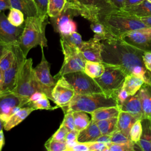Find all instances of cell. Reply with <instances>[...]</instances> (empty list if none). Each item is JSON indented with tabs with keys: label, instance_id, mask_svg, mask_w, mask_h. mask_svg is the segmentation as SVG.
I'll list each match as a JSON object with an SVG mask.
<instances>
[{
	"label": "cell",
	"instance_id": "29",
	"mask_svg": "<svg viewBox=\"0 0 151 151\" xmlns=\"http://www.w3.org/2000/svg\"><path fill=\"white\" fill-rule=\"evenodd\" d=\"M101 134L110 135L117 129V117H113L96 122Z\"/></svg>",
	"mask_w": 151,
	"mask_h": 151
},
{
	"label": "cell",
	"instance_id": "50",
	"mask_svg": "<svg viewBox=\"0 0 151 151\" xmlns=\"http://www.w3.org/2000/svg\"><path fill=\"white\" fill-rule=\"evenodd\" d=\"M109 4L116 9H120L125 6L126 0H107Z\"/></svg>",
	"mask_w": 151,
	"mask_h": 151
},
{
	"label": "cell",
	"instance_id": "13",
	"mask_svg": "<svg viewBox=\"0 0 151 151\" xmlns=\"http://www.w3.org/2000/svg\"><path fill=\"white\" fill-rule=\"evenodd\" d=\"M119 39L143 52L151 51V27L130 31Z\"/></svg>",
	"mask_w": 151,
	"mask_h": 151
},
{
	"label": "cell",
	"instance_id": "58",
	"mask_svg": "<svg viewBox=\"0 0 151 151\" xmlns=\"http://www.w3.org/2000/svg\"><path fill=\"white\" fill-rule=\"evenodd\" d=\"M149 2H151V0H147Z\"/></svg>",
	"mask_w": 151,
	"mask_h": 151
},
{
	"label": "cell",
	"instance_id": "7",
	"mask_svg": "<svg viewBox=\"0 0 151 151\" xmlns=\"http://www.w3.org/2000/svg\"><path fill=\"white\" fill-rule=\"evenodd\" d=\"M104 66L103 74L94 79L106 96L116 100L117 93L122 88L126 75L119 67L109 65Z\"/></svg>",
	"mask_w": 151,
	"mask_h": 151
},
{
	"label": "cell",
	"instance_id": "3",
	"mask_svg": "<svg viewBox=\"0 0 151 151\" xmlns=\"http://www.w3.org/2000/svg\"><path fill=\"white\" fill-rule=\"evenodd\" d=\"M99 21L105 26L113 37L117 38L130 31L148 27L139 18L122 13L118 9L102 15Z\"/></svg>",
	"mask_w": 151,
	"mask_h": 151
},
{
	"label": "cell",
	"instance_id": "28",
	"mask_svg": "<svg viewBox=\"0 0 151 151\" xmlns=\"http://www.w3.org/2000/svg\"><path fill=\"white\" fill-rule=\"evenodd\" d=\"M105 66L101 63L86 61L84 71L93 78L100 77L104 71Z\"/></svg>",
	"mask_w": 151,
	"mask_h": 151
},
{
	"label": "cell",
	"instance_id": "25",
	"mask_svg": "<svg viewBox=\"0 0 151 151\" xmlns=\"http://www.w3.org/2000/svg\"><path fill=\"white\" fill-rule=\"evenodd\" d=\"M120 106L106 107L98 109L91 112V119L96 122L113 117H118L120 112Z\"/></svg>",
	"mask_w": 151,
	"mask_h": 151
},
{
	"label": "cell",
	"instance_id": "18",
	"mask_svg": "<svg viewBox=\"0 0 151 151\" xmlns=\"http://www.w3.org/2000/svg\"><path fill=\"white\" fill-rule=\"evenodd\" d=\"M120 107L121 111L130 113L138 120H142V106L137 93L133 96H129Z\"/></svg>",
	"mask_w": 151,
	"mask_h": 151
},
{
	"label": "cell",
	"instance_id": "32",
	"mask_svg": "<svg viewBox=\"0 0 151 151\" xmlns=\"http://www.w3.org/2000/svg\"><path fill=\"white\" fill-rule=\"evenodd\" d=\"M66 0H48V15L50 18L54 17L60 14L64 9Z\"/></svg>",
	"mask_w": 151,
	"mask_h": 151
},
{
	"label": "cell",
	"instance_id": "30",
	"mask_svg": "<svg viewBox=\"0 0 151 151\" xmlns=\"http://www.w3.org/2000/svg\"><path fill=\"white\" fill-rule=\"evenodd\" d=\"M90 28L94 33V37L100 40H106L114 38L108 31L105 26L100 22H91Z\"/></svg>",
	"mask_w": 151,
	"mask_h": 151
},
{
	"label": "cell",
	"instance_id": "43",
	"mask_svg": "<svg viewBox=\"0 0 151 151\" xmlns=\"http://www.w3.org/2000/svg\"><path fill=\"white\" fill-rule=\"evenodd\" d=\"M68 132V129L63 124L61 123L59 128L52 134L51 138L55 140L65 141V137Z\"/></svg>",
	"mask_w": 151,
	"mask_h": 151
},
{
	"label": "cell",
	"instance_id": "49",
	"mask_svg": "<svg viewBox=\"0 0 151 151\" xmlns=\"http://www.w3.org/2000/svg\"><path fill=\"white\" fill-rule=\"evenodd\" d=\"M69 151H89L87 143L78 142L74 145Z\"/></svg>",
	"mask_w": 151,
	"mask_h": 151
},
{
	"label": "cell",
	"instance_id": "8",
	"mask_svg": "<svg viewBox=\"0 0 151 151\" xmlns=\"http://www.w3.org/2000/svg\"><path fill=\"white\" fill-rule=\"evenodd\" d=\"M60 43L64 55V61L60 71L54 77L55 80L68 73L84 71L87 61L78 48L68 44L61 39Z\"/></svg>",
	"mask_w": 151,
	"mask_h": 151
},
{
	"label": "cell",
	"instance_id": "34",
	"mask_svg": "<svg viewBox=\"0 0 151 151\" xmlns=\"http://www.w3.org/2000/svg\"><path fill=\"white\" fill-rule=\"evenodd\" d=\"M14 60L15 52L12 47L0 59V70L2 72L6 71L12 65Z\"/></svg>",
	"mask_w": 151,
	"mask_h": 151
},
{
	"label": "cell",
	"instance_id": "47",
	"mask_svg": "<svg viewBox=\"0 0 151 151\" xmlns=\"http://www.w3.org/2000/svg\"><path fill=\"white\" fill-rule=\"evenodd\" d=\"M142 58L145 68L151 73V51L144 52Z\"/></svg>",
	"mask_w": 151,
	"mask_h": 151
},
{
	"label": "cell",
	"instance_id": "40",
	"mask_svg": "<svg viewBox=\"0 0 151 151\" xmlns=\"http://www.w3.org/2000/svg\"><path fill=\"white\" fill-rule=\"evenodd\" d=\"M36 8L37 16L44 17L48 14V0H33Z\"/></svg>",
	"mask_w": 151,
	"mask_h": 151
},
{
	"label": "cell",
	"instance_id": "19",
	"mask_svg": "<svg viewBox=\"0 0 151 151\" xmlns=\"http://www.w3.org/2000/svg\"><path fill=\"white\" fill-rule=\"evenodd\" d=\"M138 94L142 106L143 119L151 120V82L145 83Z\"/></svg>",
	"mask_w": 151,
	"mask_h": 151
},
{
	"label": "cell",
	"instance_id": "46",
	"mask_svg": "<svg viewBox=\"0 0 151 151\" xmlns=\"http://www.w3.org/2000/svg\"><path fill=\"white\" fill-rule=\"evenodd\" d=\"M129 96V95L128 94L127 91L125 90L123 87H122V88L118 91L116 96V100L118 105L121 106Z\"/></svg>",
	"mask_w": 151,
	"mask_h": 151
},
{
	"label": "cell",
	"instance_id": "57",
	"mask_svg": "<svg viewBox=\"0 0 151 151\" xmlns=\"http://www.w3.org/2000/svg\"><path fill=\"white\" fill-rule=\"evenodd\" d=\"M2 77H3V72L0 70V86H1V84H2Z\"/></svg>",
	"mask_w": 151,
	"mask_h": 151
},
{
	"label": "cell",
	"instance_id": "45",
	"mask_svg": "<svg viewBox=\"0 0 151 151\" xmlns=\"http://www.w3.org/2000/svg\"><path fill=\"white\" fill-rule=\"evenodd\" d=\"M87 144L89 151H109L107 145L104 143L94 141L88 142Z\"/></svg>",
	"mask_w": 151,
	"mask_h": 151
},
{
	"label": "cell",
	"instance_id": "14",
	"mask_svg": "<svg viewBox=\"0 0 151 151\" xmlns=\"http://www.w3.org/2000/svg\"><path fill=\"white\" fill-rule=\"evenodd\" d=\"M75 94L73 87L62 76L57 80L56 83L52 88L51 92L52 101L58 107L63 109L70 103Z\"/></svg>",
	"mask_w": 151,
	"mask_h": 151
},
{
	"label": "cell",
	"instance_id": "44",
	"mask_svg": "<svg viewBox=\"0 0 151 151\" xmlns=\"http://www.w3.org/2000/svg\"><path fill=\"white\" fill-rule=\"evenodd\" d=\"M61 123L63 124L69 131L75 129L73 111L69 110L64 113V117Z\"/></svg>",
	"mask_w": 151,
	"mask_h": 151
},
{
	"label": "cell",
	"instance_id": "20",
	"mask_svg": "<svg viewBox=\"0 0 151 151\" xmlns=\"http://www.w3.org/2000/svg\"><path fill=\"white\" fill-rule=\"evenodd\" d=\"M35 109L34 108L29 106L22 107L17 112L9 117L6 121L4 123V129L6 131L10 130L21 123Z\"/></svg>",
	"mask_w": 151,
	"mask_h": 151
},
{
	"label": "cell",
	"instance_id": "16",
	"mask_svg": "<svg viewBox=\"0 0 151 151\" xmlns=\"http://www.w3.org/2000/svg\"><path fill=\"white\" fill-rule=\"evenodd\" d=\"M28 100L13 93L0 95V119L4 123L9 117L12 114L15 107L27 106Z\"/></svg>",
	"mask_w": 151,
	"mask_h": 151
},
{
	"label": "cell",
	"instance_id": "48",
	"mask_svg": "<svg viewBox=\"0 0 151 151\" xmlns=\"http://www.w3.org/2000/svg\"><path fill=\"white\" fill-rule=\"evenodd\" d=\"M44 98H48L45 93H44L43 92H41V91H35L29 97L28 103H31V102H34V101H36L38 100H40V99H44Z\"/></svg>",
	"mask_w": 151,
	"mask_h": 151
},
{
	"label": "cell",
	"instance_id": "2",
	"mask_svg": "<svg viewBox=\"0 0 151 151\" xmlns=\"http://www.w3.org/2000/svg\"><path fill=\"white\" fill-rule=\"evenodd\" d=\"M49 23L48 15L44 17L36 15L26 18L19 43V46L25 57L32 48L37 45L43 47L48 46L45 28Z\"/></svg>",
	"mask_w": 151,
	"mask_h": 151
},
{
	"label": "cell",
	"instance_id": "23",
	"mask_svg": "<svg viewBox=\"0 0 151 151\" xmlns=\"http://www.w3.org/2000/svg\"><path fill=\"white\" fill-rule=\"evenodd\" d=\"M143 127L142 134L136 146L143 151H151V120L143 119L142 120Z\"/></svg>",
	"mask_w": 151,
	"mask_h": 151
},
{
	"label": "cell",
	"instance_id": "24",
	"mask_svg": "<svg viewBox=\"0 0 151 151\" xmlns=\"http://www.w3.org/2000/svg\"><path fill=\"white\" fill-rule=\"evenodd\" d=\"M137 120V118L130 113L124 111H120L117 117V129L126 137L130 138V129Z\"/></svg>",
	"mask_w": 151,
	"mask_h": 151
},
{
	"label": "cell",
	"instance_id": "37",
	"mask_svg": "<svg viewBox=\"0 0 151 151\" xmlns=\"http://www.w3.org/2000/svg\"><path fill=\"white\" fill-rule=\"evenodd\" d=\"M109 151H133L135 150L136 144L132 141L126 143H114L110 142L107 144Z\"/></svg>",
	"mask_w": 151,
	"mask_h": 151
},
{
	"label": "cell",
	"instance_id": "15",
	"mask_svg": "<svg viewBox=\"0 0 151 151\" xmlns=\"http://www.w3.org/2000/svg\"><path fill=\"white\" fill-rule=\"evenodd\" d=\"M24 25L15 27L8 20L5 13L0 12V41L12 45H19Z\"/></svg>",
	"mask_w": 151,
	"mask_h": 151
},
{
	"label": "cell",
	"instance_id": "10",
	"mask_svg": "<svg viewBox=\"0 0 151 151\" xmlns=\"http://www.w3.org/2000/svg\"><path fill=\"white\" fill-rule=\"evenodd\" d=\"M12 47L15 52V60L12 65L3 72L2 81L0 86V95L12 92L15 86L19 69L27 58L19 45Z\"/></svg>",
	"mask_w": 151,
	"mask_h": 151
},
{
	"label": "cell",
	"instance_id": "1",
	"mask_svg": "<svg viewBox=\"0 0 151 151\" xmlns=\"http://www.w3.org/2000/svg\"><path fill=\"white\" fill-rule=\"evenodd\" d=\"M103 64L121 68L126 75L133 74L143 77L146 83H150L147 76L142 55L144 52L124 42L122 40L112 38L101 42Z\"/></svg>",
	"mask_w": 151,
	"mask_h": 151
},
{
	"label": "cell",
	"instance_id": "6",
	"mask_svg": "<svg viewBox=\"0 0 151 151\" xmlns=\"http://www.w3.org/2000/svg\"><path fill=\"white\" fill-rule=\"evenodd\" d=\"M35 91H41V88L35 78L32 58H26L21 65L15 86L12 93L28 100L29 97Z\"/></svg>",
	"mask_w": 151,
	"mask_h": 151
},
{
	"label": "cell",
	"instance_id": "17",
	"mask_svg": "<svg viewBox=\"0 0 151 151\" xmlns=\"http://www.w3.org/2000/svg\"><path fill=\"white\" fill-rule=\"evenodd\" d=\"M101 41L93 37L87 41H83L80 50L87 61L103 63L101 57Z\"/></svg>",
	"mask_w": 151,
	"mask_h": 151
},
{
	"label": "cell",
	"instance_id": "9",
	"mask_svg": "<svg viewBox=\"0 0 151 151\" xmlns=\"http://www.w3.org/2000/svg\"><path fill=\"white\" fill-rule=\"evenodd\" d=\"M78 94L103 93L95 80L86 74L84 71H78L63 76ZM104 94V93H103Z\"/></svg>",
	"mask_w": 151,
	"mask_h": 151
},
{
	"label": "cell",
	"instance_id": "4",
	"mask_svg": "<svg viewBox=\"0 0 151 151\" xmlns=\"http://www.w3.org/2000/svg\"><path fill=\"white\" fill-rule=\"evenodd\" d=\"M119 106L117 100L103 93L91 94H76L70 103L62 110L64 113L69 110L83 111L91 113L94 110L106 107Z\"/></svg>",
	"mask_w": 151,
	"mask_h": 151
},
{
	"label": "cell",
	"instance_id": "22",
	"mask_svg": "<svg viewBox=\"0 0 151 151\" xmlns=\"http://www.w3.org/2000/svg\"><path fill=\"white\" fill-rule=\"evenodd\" d=\"M101 134L97 123L91 119L88 125L79 132L78 142L81 143H88L94 142Z\"/></svg>",
	"mask_w": 151,
	"mask_h": 151
},
{
	"label": "cell",
	"instance_id": "53",
	"mask_svg": "<svg viewBox=\"0 0 151 151\" xmlns=\"http://www.w3.org/2000/svg\"><path fill=\"white\" fill-rule=\"evenodd\" d=\"M96 141L104 143L105 144H107L110 142H111L110 140V135L109 134H101L97 139Z\"/></svg>",
	"mask_w": 151,
	"mask_h": 151
},
{
	"label": "cell",
	"instance_id": "11",
	"mask_svg": "<svg viewBox=\"0 0 151 151\" xmlns=\"http://www.w3.org/2000/svg\"><path fill=\"white\" fill-rule=\"evenodd\" d=\"M42 57L40 63L34 68L35 78L41 88L42 92L45 93L48 99L52 100L51 92L56 81L55 79L50 73V67L47 60L44 52V47H41Z\"/></svg>",
	"mask_w": 151,
	"mask_h": 151
},
{
	"label": "cell",
	"instance_id": "56",
	"mask_svg": "<svg viewBox=\"0 0 151 151\" xmlns=\"http://www.w3.org/2000/svg\"><path fill=\"white\" fill-rule=\"evenodd\" d=\"M5 144V137L3 130L0 131V151L2 150Z\"/></svg>",
	"mask_w": 151,
	"mask_h": 151
},
{
	"label": "cell",
	"instance_id": "5",
	"mask_svg": "<svg viewBox=\"0 0 151 151\" xmlns=\"http://www.w3.org/2000/svg\"><path fill=\"white\" fill-rule=\"evenodd\" d=\"M65 6L76 11L91 22H99L102 15L116 10L107 0H66Z\"/></svg>",
	"mask_w": 151,
	"mask_h": 151
},
{
	"label": "cell",
	"instance_id": "41",
	"mask_svg": "<svg viewBox=\"0 0 151 151\" xmlns=\"http://www.w3.org/2000/svg\"><path fill=\"white\" fill-rule=\"evenodd\" d=\"M79 131L74 129L72 130H70L65 137V142L67 145V151H69L70 149L75 145L77 143H78V136Z\"/></svg>",
	"mask_w": 151,
	"mask_h": 151
},
{
	"label": "cell",
	"instance_id": "52",
	"mask_svg": "<svg viewBox=\"0 0 151 151\" xmlns=\"http://www.w3.org/2000/svg\"><path fill=\"white\" fill-rule=\"evenodd\" d=\"M11 5L9 0H0V12L6 9H10Z\"/></svg>",
	"mask_w": 151,
	"mask_h": 151
},
{
	"label": "cell",
	"instance_id": "36",
	"mask_svg": "<svg viewBox=\"0 0 151 151\" xmlns=\"http://www.w3.org/2000/svg\"><path fill=\"white\" fill-rule=\"evenodd\" d=\"M60 39L64 40L68 44L75 46L79 49L83 43L81 35L77 31L73 32L68 35H60Z\"/></svg>",
	"mask_w": 151,
	"mask_h": 151
},
{
	"label": "cell",
	"instance_id": "21",
	"mask_svg": "<svg viewBox=\"0 0 151 151\" xmlns=\"http://www.w3.org/2000/svg\"><path fill=\"white\" fill-rule=\"evenodd\" d=\"M119 11L138 18L151 15V2L144 0L142 2L118 9Z\"/></svg>",
	"mask_w": 151,
	"mask_h": 151
},
{
	"label": "cell",
	"instance_id": "38",
	"mask_svg": "<svg viewBox=\"0 0 151 151\" xmlns=\"http://www.w3.org/2000/svg\"><path fill=\"white\" fill-rule=\"evenodd\" d=\"M143 127L142 120H137L132 126L130 132V139L134 143H136L140 139L142 134Z\"/></svg>",
	"mask_w": 151,
	"mask_h": 151
},
{
	"label": "cell",
	"instance_id": "27",
	"mask_svg": "<svg viewBox=\"0 0 151 151\" xmlns=\"http://www.w3.org/2000/svg\"><path fill=\"white\" fill-rule=\"evenodd\" d=\"M11 8L21 11L27 17L37 15L36 8L33 0H9Z\"/></svg>",
	"mask_w": 151,
	"mask_h": 151
},
{
	"label": "cell",
	"instance_id": "33",
	"mask_svg": "<svg viewBox=\"0 0 151 151\" xmlns=\"http://www.w3.org/2000/svg\"><path fill=\"white\" fill-rule=\"evenodd\" d=\"M7 19L12 25L15 27L22 25L25 21L24 13L19 9L14 8H11L9 9Z\"/></svg>",
	"mask_w": 151,
	"mask_h": 151
},
{
	"label": "cell",
	"instance_id": "12",
	"mask_svg": "<svg viewBox=\"0 0 151 151\" xmlns=\"http://www.w3.org/2000/svg\"><path fill=\"white\" fill-rule=\"evenodd\" d=\"M78 15L79 14L76 11L65 6L60 14L50 18V22L54 31L58 33L60 35H68L77 31V24L73 20V18Z\"/></svg>",
	"mask_w": 151,
	"mask_h": 151
},
{
	"label": "cell",
	"instance_id": "35",
	"mask_svg": "<svg viewBox=\"0 0 151 151\" xmlns=\"http://www.w3.org/2000/svg\"><path fill=\"white\" fill-rule=\"evenodd\" d=\"M44 146L48 151H67V145L65 141L55 140L51 137L45 142Z\"/></svg>",
	"mask_w": 151,
	"mask_h": 151
},
{
	"label": "cell",
	"instance_id": "39",
	"mask_svg": "<svg viewBox=\"0 0 151 151\" xmlns=\"http://www.w3.org/2000/svg\"><path fill=\"white\" fill-rule=\"evenodd\" d=\"M27 106L32 107L35 110H54L58 108V106L52 107L50 103L49 100L48 98H44L40 100H38L34 102H31L27 104Z\"/></svg>",
	"mask_w": 151,
	"mask_h": 151
},
{
	"label": "cell",
	"instance_id": "31",
	"mask_svg": "<svg viewBox=\"0 0 151 151\" xmlns=\"http://www.w3.org/2000/svg\"><path fill=\"white\" fill-rule=\"evenodd\" d=\"M73 116L75 129L79 132L86 128L91 121L87 113L83 111H73Z\"/></svg>",
	"mask_w": 151,
	"mask_h": 151
},
{
	"label": "cell",
	"instance_id": "55",
	"mask_svg": "<svg viewBox=\"0 0 151 151\" xmlns=\"http://www.w3.org/2000/svg\"><path fill=\"white\" fill-rule=\"evenodd\" d=\"M144 0H126L124 7L139 4L141 2H142Z\"/></svg>",
	"mask_w": 151,
	"mask_h": 151
},
{
	"label": "cell",
	"instance_id": "26",
	"mask_svg": "<svg viewBox=\"0 0 151 151\" xmlns=\"http://www.w3.org/2000/svg\"><path fill=\"white\" fill-rule=\"evenodd\" d=\"M145 83L146 81L143 77L131 74L126 76L123 87L129 96H133L137 93Z\"/></svg>",
	"mask_w": 151,
	"mask_h": 151
},
{
	"label": "cell",
	"instance_id": "54",
	"mask_svg": "<svg viewBox=\"0 0 151 151\" xmlns=\"http://www.w3.org/2000/svg\"><path fill=\"white\" fill-rule=\"evenodd\" d=\"M148 27H151V15L139 18Z\"/></svg>",
	"mask_w": 151,
	"mask_h": 151
},
{
	"label": "cell",
	"instance_id": "42",
	"mask_svg": "<svg viewBox=\"0 0 151 151\" xmlns=\"http://www.w3.org/2000/svg\"><path fill=\"white\" fill-rule=\"evenodd\" d=\"M111 142L114 143H126L132 142L130 138L126 137L118 129L110 134Z\"/></svg>",
	"mask_w": 151,
	"mask_h": 151
},
{
	"label": "cell",
	"instance_id": "51",
	"mask_svg": "<svg viewBox=\"0 0 151 151\" xmlns=\"http://www.w3.org/2000/svg\"><path fill=\"white\" fill-rule=\"evenodd\" d=\"M12 47V45L0 41V59Z\"/></svg>",
	"mask_w": 151,
	"mask_h": 151
}]
</instances>
